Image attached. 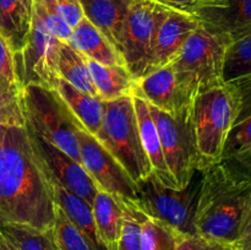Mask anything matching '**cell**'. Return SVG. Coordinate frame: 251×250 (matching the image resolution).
Masks as SVG:
<instances>
[{"instance_id":"cell-1","label":"cell","mask_w":251,"mask_h":250,"mask_svg":"<svg viewBox=\"0 0 251 250\" xmlns=\"http://www.w3.org/2000/svg\"><path fill=\"white\" fill-rule=\"evenodd\" d=\"M56 203L46 167L25 126H5L0 139V225L50 230Z\"/></svg>"},{"instance_id":"cell-2","label":"cell","mask_w":251,"mask_h":250,"mask_svg":"<svg viewBox=\"0 0 251 250\" xmlns=\"http://www.w3.org/2000/svg\"><path fill=\"white\" fill-rule=\"evenodd\" d=\"M196 234L234 244L251 203V173L227 161L202 169Z\"/></svg>"},{"instance_id":"cell-3","label":"cell","mask_w":251,"mask_h":250,"mask_svg":"<svg viewBox=\"0 0 251 250\" xmlns=\"http://www.w3.org/2000/svg\"><path fill=\"white\" fill-rule=\"evenodd\" d=\"M22 110L27 129L81 163L77 135L82 126L55 88L25 86Z\"/></svg>"},{"instance_id":"cell-4","label":"cell","mask_w":251,"mask_h":250,"mask_svg":"<svg viewBox=\"0 0 251 250\" xmlns=\"http://www.w3.org/2000/svg\"><path fill=\"white\" fill-rule=\"evenodd\" d=\"M235 113L237 98L229 82L208 88L194 100L193 124L202 169L223 159Z\"/></svg>"},{"instance_id":"cell-5","label":"cell","mask_w":251,"mask_h":250,"mask_svg":"<svg viewBox=\"0 0 251 250\" xmlns=\"http://www.w3.org/2000/svg\"><path fill=\"white\" fill-rule=\"evenodd\" d=\"M229 44L227 37L210 29L201 21L171 64L178 82L195 97L225 83L223 68Z\"/></svg>"},{"instance_id":"cell-6","label":"cell","mask_w":251,"mask_h":250,"mask_svg":"<svg viewBox=\"0 0 251 250\" xmlns=\"http://www.w3.org/2000/svg\"><path fill=\"white\" fill-rule=\"evenodd\" d=\"M202 176V171L196 169L185 188L173 189L151 174L136 183L135 205L146 216L166 223L184 237L196 234L195 215Z\"/></svg>"},{"instance_id":"cell-7","label":"cell","mask_w":251,"mask_h":250,"mask_svg":"<svg viewBox=\"0 0 251 250\" xmlns=\"http://www.w3.org/2000/svg\"><path fill=\"white\" fill-rule=\"evenodd\" d=\"M96 139L118 159L135 183L152 174L142 147L132 96L105 102L102 127Z\"/></svg>"},{"instance_id":"cell-8","label":"cell","mask_w":251,"mask_h":250,"mask_svg":"<svg viewBox=\"0 0 251 250\" xmlns=\"http://www.w3.org/2000/svg\"><path fill=\"white\" fill-rule=\"evenodd\" d=\"M149 107L169 173L176 188H185L196 169L202 171L193 124V105L176 114L162 112L151 104Z\"/></svg>"},{"instance_id":"cell-9","label":"cell","mask_w":251,"mask_h":250,"mask_svg":"<svg viewBox=\"0 0 251 250\" xmlns=\"http://www.w3.org/2000/svg\"><path fill=\"white\" fill-rule=\"evenodd\" d=\"M171 9L154 0H134L125 19L119 53L136 80L147 74L157 33Z\"/></svg>"},{"instance_id":"cell-10","label":"cell","mask_w":251,"mask_h":250,"mask_svg":"<svg viewBox=\"0 0 251 250\" xmlns=\"http://www.w3.org/2000/svg\"><path fill=\"white\" fill-rule=\"evenodd\" d=\"M61 42L32 14L25 47L14 54L16 75L22 88L27 85L55 87L59 78L58 56Z\"/></svg>"},{"instance_id":"cell-11","label":"cell","mask_w":251,"mask_h":250,"mask_svg":"<svg viewBox=\"0 0 251 250\" xmlns=\"http://www.w3.org/2000/svg\"><path fill=\"white\" fill-rule=\"evenodd\" d=\"M81 163L98 189L119 200L136 202V183L118 159L86 130H78Z\"/></svg>"},{"instance_id":"cell-12","label":"cell","mask_w":251,"mask_h":250,"mask_svg":"<svg viewBox=\"0 0 251 250\" xmlns=\"http://www.w3.org/2000/svg\"><path fill=\"white\" fill-rule=\"evenodd\" d=\"M26 130L33 142L37 153L54 178L69 190L73 191L75 195L83 199L88 205L92 206L98 188L85 167L29 129L26 127Z\"/></svg>"},{"instance_id":"cell-13","label":"cell","mask_w":251,"mask_h":250,"mask_svg":"<svg viewBox=\"0 0 251 250\" xmlns=\"http://www.w3.org/2000/svg\"><path fill=\"white\" fill-rule=\"evenodd\" d=\"M237 98V113L222 161L251 173V75L229 81Z\"/></svg>"},{"instance_id":"cell-14","label":"cell","mask_w":251,"mask_h":250,"mask_svg":"<svg viewBox=\"0 0 251 250\" xmlns=\"http://www.w3.org/2000/svg\"><path fill=\"white\" fill-rule=\"evenodd\" d=\"M135 93L141 96L149 104L169 114L191 107L195 100V96L178 82L171 64L139 78Z\"/></svg>"},{"instance_id":"cell-15","label":"cell","mask_w":251,"mask_h":250,"mask_svg":"<svg viewBox=\"0 0 251 250\" xmlns=\"http://www.w3.org/2000/svg\"><path fill=\"white\" fill-rule=\"evenodd\" d=\"M200 25L201 20L198 16L171 10L157 33L153 55L147 74L173 63L189 37Z\"/></svg>"},{"instance_id":"cell-16","label":"cell","mask_w":251,"mask_h":250,"mask_svg":"<svg viewBox=\"0 0 251 250\" xmlns=\"http://www.w3.org/2000/svg\"><path fill=\"white\" fill-rule=\"evenodd\" d=\"M199 19L230 42L251 33V0H223V6L205 10Z\"/></svg>"},{"instance_id":"cell-17","label":"cell","mask_w":251,"mask_h":250,"mask_svg":"<svg viewBox=\"0 0 251 250\" xmlns=\"http://www.w3.org/2000/svg\"><path fill=\"white\" fill-rule=\"evenodd\" d=\"M132 100H134L135 112H136L142 147H144L147 158L150 161V164H151L152 174L166 186L178 189L176 183H174L173 178H172L171 173H169L166 161H164L158 130H157L156 124H154L153 119H152L149 103L141 96L136 95V93L132 95Z\"/></svg>"},{"instance_id":"cell-18","label":"cell","mask_w":251,"mask_h":250,"mask_svg":"<svg viewBox=\"0 0 251 250\" xmlns=\"http://www.w3.org/2000/svg\"><path fill=\"white\" fill-rule=\"evenodd\" d=\"M46 171L56 206L60 207L68 216L69 220L81 230V233L85 235L93 250H107L98 238L95 220H93L92 206L88 205L83 199L75 195L73 191L65 188L60 181L56 180L53 174L47 169V167Z\"/></svg>"},{"instance_id":"cell-19","label":"cell","mask_w":251,"mask_h":250,"mask_svg":"<svg viewBox=\"0 0 251 250\" xmlns=\"http://www.w3.org/2000/svg\"><path fill=\"white\" fill-rule=\"evenodd\" d=\"M134 0H80L83 15L119 51L127 11Z\"/></svg>"},{"instance_id":"cell-20","label":"cell","mask_w":251,"mask_h":250,"mask_svg":"<svg viewBox=\"0 0 251 250\" xmlns=\"http://www.w3.org/2000/svg\"><path fill=\"white\" fill-rule=\"evenodd\" d=\"M68 43L96 63L103 65H125L119 51L86 17L73 29Z\"/></svg>"},{"instance_id":"cell-21","label":"cell","mask_w":251,"mask_h":250,"mask_svg":"<svg viewBox=\"0 0 251 250\" xmlns=\"http://www.w3.org/2000/svg\"><path fill=\"white\" fill-rule=\"evenodd\" d=\"M54 88L66 103L76 120L80 123L82 129L95 137L97 136L102 127L105 102L95 96L81 92L60 77L56 81Z\"/></svg>"},{"instance_id":"cell-22","label":"cell","mask_w":251,"mask_h":250,"mask_svg":"<svg viewBox=\"0 0 251 250\" xmlns=\"http://www.w3.org/2000/svg\"><path fill=\"white\" fill-rule=\"evenodd\" d=\"M87 64L100 100L109 102L135 93L137 80L125 65H103L90 59Z\"/></svg>"},{"instance_id":"cell-23","label":"cell","mask_w":251,"mask_h":250,"mask_svg":"<svg viewBox=\"0 0 251 250\" xmlns=\"http://www.w3.org/2000/svg\"><path fill=\"white\" fill-rule=\"evenodd\" d=\"M92 213L96 230L102 244L107 250H117L124 218L120 200L98 189L92 202Z\"/></svg>"},{"instance_id":"cell-24","label":"cell","mask_w":251,"mask_h":250,"mask_svg":"<svg viewBox=\"0 0 251 250\" xmlns=\"http://www.w3.org/2000/svg\"><path fill=\"white\" fill-rule=\"evenodd\" d=\"M58 75L81 92L98 97L88 69L87 58L71 47L68 42H61L60 44L58 56Z\"/></svg>"},{"instance_id":"cell-25","label":"cell","mask_w":251,"mask_h":250,"mask_svg":"<svg viewBox=\"0 0 251 250\" xmlns=\"http://www.w3.org/2000/svg\"><path fill=\"white\" fill-rule=\"evenodd\" d=\"M29 25L17 0H0V34L6 39L14 54L25 47Z\"/></svg>"},{"instance_id":"cell-26","label":"cell","mask_w":251,"mask_h":250,"mask_svg":"<svg viewBox=\"0 0 251 250\" xmlns=\"http://www.w3.org/2000/svg\"><path fill=\"white\" fill-rule=\"evenodd\" d=\"M184 235L158 220L144 213L141 225V250H176Z\"/></svg>"},{"instance_id":"cell-27","label":"cell","mask_w":251,"mask_h":250,"mask_svg":"<svg viewBox=\"0 0 251 250\" xmlns=\"http://www.w3.org/2000/svg\"><path fill=\"white\" fill-rule=\"evenodd\" d=\"M51 237L56 250H93L81 230L56 206Z\"/></svg>"},{"instance_id":"cell-28","label":"cell","mask_w":251,"mask_h":250,"mask_svg":"<svg viewBox=\"0 0 251 250\" xmlns=\"http://www.w3.org/2000/svg\"><path fill=\"white\" fill-rule=\"evenodd\" d=\"M0 229L20 250H56L50 230H39L24 225H0Z\"/></svg>"},{"instance_id":"cell-29","label":"cell","mask_w":251,"mask_h":250,"mask_svg":"<svg viewBox=\"0 0 251 250\" xmlns=\"http://www.w3.org/2000/svg\"><path fill=\"white\" fill-rule=\"evenodd\" d=\"M124 212L122 234L117 250H141V225L144 212L127 200H120Z\"/></svg>"},{"instance_id":"cell-30","label":"cell","mask_w":251,"mask_h":250,"mask_svg":"<svg viewBox=\"0 0 251 250\" xmlns=\"http://www.w3.org/2000/svg\"><path fill=\"white\" fill-rule=\"evenodd\" d=\"M32 14L36 15L46 28L63 42H68L73 29L65 24L58 10L56 0H32Z\"/></svg>"},{"instance_id":"cell-31","label":"cell","mask_w":251,"mask_h":250,"mask_svg":"<svg viewBox=\"0 0 251 250\" xmlns=\"http://www.w3.org/2000/svg\"><path fill=\"white\" fill-rule=\"evenodd\" d=\"M0 90L14 96H22V86L20 85L15 68L14 51L6 39L0 34Z\"/></svg>"},{"instance_id":"cell-32","label":"cell","mask_w":251,"mask_h":250,"mask_svg":"<svg viewBox=\"0 0 251 250\" xmlns=\"http://www.w3.org/2000/svg\"><path fill=\"white\" fill-rule=\"evenodd\" d=\"M0 125L25 126L22 96H14L0 90Z\"/></svg>"},{"instance_id":"cell-33","label":"cell","mask_w":251,"mask_h":250,"mask_svg":"<svg viewBox=\"0 0 251 250\" xmlns=\"http://www.w3.org/2000/svg\"><path fill=\"white\" fill-rule=\"evenodd\" d=\"M158 4L183 14L199 16L205 10L223 6V0H154Z\"/></svg>"},{"instance_id":"cell-34","label":"cell","mask_w":251,"mask_h":250,"mask_svg":"<svg viewBox=\"0 0 251 250\" xmlns=\"http://www.w3.org/2000/svg\"><path fill=\"white\" fill-rule=\"evenodd\" d=\"M176 250H238V248L230 243L218 242L194 234L181 238Z\"/></svg>"},{"instance_id":"cell-35","label":"cell","mask_w":251,"mask_h":250,"mask_svg":"<svg viewBox=\"0 0 251 250\" xmlns=\"http://www.w3.org/2000/svg\"><path fill=\"white\" fill-rule=\"evenodd\" d=\"M56 4L59 14L71 29L75 28L85 17L80 0H56Z\"/></svg>"},{"instance_id":"cell-36","label":"cell","mask_w":251,"mask_h":250,"mask_svg":"<svg viewBox=\"0 0 251 250\" xmlns=\"http://www.w3.org/2000/svg\"><path fill=\"white\" fill-rule=\"evenodd\" d=\"M235 247L238 248V250H251V203L243 221L239 238L235 243Z\"/></svg>"},{"instance_id":"cell-37","label":"cell","mask_w":251,"mask_h":250,"mask_svg":"<svg viewBox=\"0 0 251 250\" xmlns=\"http://www.w3.org/2000/svg\"><path fill=\"white\" fill-rule=\"evenodd\" d=\"M0 250H20L1 229H0Z\"/></svg>"},{"instance_id":"cell-38","label":"cell","mask_w":251,"mask_h":250,"mask_svg":"<svg viewBox=\"0 0 251 250\" xmlns=\"http://www.w3.org/2000/svg\"><path fill=\"white\" fill-rule=\"evenodd\" d=\"M21 6L22 12H24L25 17L27 21L31 24V16H32V0H17Z\"/></svg>"},{"instance_id":"cell-39","label":"cell","mask_w":251,"mask_h":250,"mask_svg":"<svg viewBox=\"0 0 251 250\" xmlns=\"http://www.w3.org/2000/svg\"><path fill=\"white\" fill-rule=\"evenodd\" d=\"M4 127H5V126H2V125H0V139H1V136H2V131H4Z\"/></svg>"}]
</instances>
